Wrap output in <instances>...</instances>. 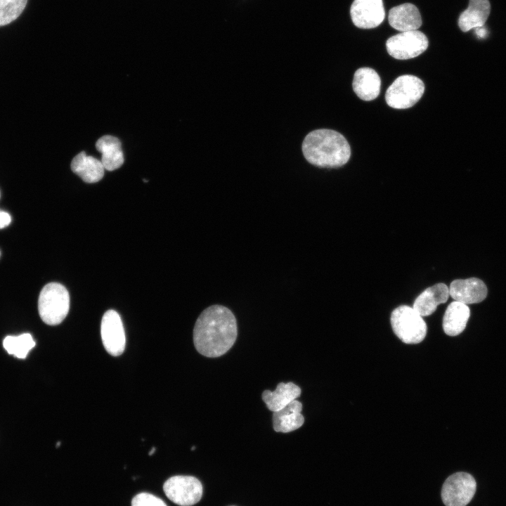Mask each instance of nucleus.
<instances>
[{
	"instance_id": "1",
	"label": "nucleus",
	"mask_w": 506,
	"mask_h": 506,
	"mask_svg": "<svg viewBox=\"0 0 506 506\" xmlns=\"http://www.w3.org/2000/svg\"><path fill=\"white\" fill-rule=\"evenodd\" d=\"M238 335L235 317L227 307L214 304L206 308L197 318L193 329L196 350L209 358L225 354Z\"/></svg>"
},
{
	"instance_id": "2",
	"label": "nucleus",
	"mask_w": 506,
	"mask_h": 506,
	"mask_svg": "<svg viewBox=\"0 0 506 506\" xmlns=\"http://www.w3.org/2000/svg\"><path fill=\"white\" fill-rule=\"evenodd\" d=\"M305 160L316 167L337 168L351 156L347 140L340 133L329 129H316L308 133L301 143Z\"/></svg>"
},
{
	"instance_id": "3",
	"label": "nucleus",
	"mask_w": 506,
	"mask_h": 506,
	"mask_svg": "<svg viewBox=\"0 0 506 506\" xmlns=\"http://www.w3.org/2000/svg\"><path fill=\"white\" fill-rule=\"evenodd\" d=\"M69 309V293L63 285L50 283L42 288L38 299V310L46 324H60L67 316Z\"/></svg>"
},
{
	"instance_id": "4",
	"label": "nucleus",
	"mask_w": 506,
	"mask_h": 506,
	"mask_svg": "<svg viewBox=\"0 0 506 506\" xmlns=\"http://www.w3.org/2000/svg\"><path fill=\"white\" fill-rule=\"evenodd\" d=\"M390 321L395 335L406 344H418L426 337L427 324L413 307L401 305L396 308Z\"/></svg>"
},
{
	"instance_id": "5",
	"label": "nucleus",
	"mask_w": 506,
	"mask_h": 506,
	"mask_svg": "<svg viewBox=\"0 0 506 506\" xmlns=\"http://www.w3.org/2000/svg\"><path fill=\"white\" fill-rule=\"evenodd\" d=\"M424 84L418 77L404 74L397 77L385 93L387 105L395 109H406L413 106L422 96Z\"/></svg>"
},
{
	"instance_id": "6",
	"label": "nucleus",
	"mask_w": 506,
	"mask_h": 506,
	"mask_svg": "<svg viewBox=\"0 0 506 506\" xmlns=\"http://www.w3.org/2000/svg\"><path fill=\"white\" fill-rule=\"evenodd\" d=\"M476 490V481L470 474L456 472L448 476L443 484L442 501L446 506H466Z\"/></svg>"
},
{
	"instance_id": "7",
	"label": "nucleus",
	"mask_w": 506,
	"mask_h": 506,
	"mask_svg": "<svg viewBox=\"0 0 506 506\" xmlns=\"http://www.w3.org/2000/svg\"><path fill=\"white\" fill-rule=\"evenodd\" d=\"M163 491L171 501L180 506H192L202 496L201 482L191 476L170 477L164 482Z\"/></svg>"
},
{
	"instance_id": "8",
	"label": "nucleus",
	"mask_w": 506,
	"mask_h": 506,
	"mask_svg": "<svg viewBox=\"0 0 506 506\" xmlns=\"http://www.w3.org/2000/svg\"><path fill=\"white\" fill-rule=\"evenodd\" d=\"M428 39L420 31L402 32L386 42L388 53L398 60H408L422 54L428 47Z\"/></svg>"
},
{
	"instance_id": "9",
	"label": "nucleus",
	"mask_w": 506,
	"mask_h": 506,
	"mask_svg": "<svg viewBox=\"0 0 506 506\" xmlns=\"http://www.w3.org/2000/svg\"><path fill=\"white\" fill-rule=\"evenodd\" d=\"M100 335L106 351L113 356H120L124 351L126 337L119 313L115 310L107 311L101 320Z\"/></svg>"
},
{
	"instance_id": "10",
	"label": "nucleus",
	"mask_w": 506,
	"mask_h": 506,
	"mask_svg": "<svg viewBox=\"0 0 506 506\" xmlns=\"http://www.w3.org/2000/svg\"><path fill=\"white\" fill-rule=\"evenodd\" d=\"M353 23L362 29L379 25L385 17L382 0H354L350 8Z\"/></svg>"
},
{
	"instance_id": "11",
	"label": "nucleus",
	"mask_w": 506,
	"mask_h": 506,
	"mask_svg": "<svg viewBox=\"0 0 506 506\" xmlns=\"http://www.w3.org/2000/svg\"><path fill=\"white\" fill-rule=\"evenodd\" d=\"M448 288L450 296L455 301L465 304L479 303L488 293L484 281L477 278L455 280Z\"/></svg>"
},
{
	"instance_id": "12",
	"label": "nucleus",
	"mask_w": 506,
	"mask_h": 506,
	"mask_svg": "<svg viewBox=\"0 0 506 506\" xmlns=\"http://www.w3.org/2000/svg\"><path fill=\"white\" fill-rule=\"evenodd\" d=\"M353 89L363 100L375 99L380 92L381 79L377 72L370 67H361L354 73Z\"/></svg>"
},
{
	"instance_id": "13",
	"label": "nucleus",
	"mask_w": 506,
	"mask_h": 506,
	"mask_svg": "<svg viewBox=\"0 0 506 506\" xmlns=\"http://www.w3.org/2000/svg\"><path fill=\"white\" fill-rule=\"evenodd\" d=\"M388 20L389 25L400 32L417 30L422 25L418 8L410 3L392 8L389 12Z\"/></svg>"
},
{
	"instance_id": "14",
	"label": "nucleus",
	"mask_w": 506,
	"mask_h": 506,
	"mask_svg": "<svg viewBox=\"0 0 506 506\" xmlns=\"http://www.w3.org/2000/svg\"><path fill=\"white\" fill-rule=\"evenodd\" d=\"M448 287L442 283L424 290L415 300L413 308L422 317L432 314L437 306L447 301Z\"/></svg>"
},
{
	"instance_id": "15",
	"label": "nucleus",
	"mask_w": 506,
	"mask_h": 506,
	"mask_svg": "<svg viewBox=\"0 0 506 506\" xmlns=\"http://www.w3.org/2000/svg\"><path fill=\"white\" fill-rule=\"evenodd\" d=\"M302 404L294 400L283 409L273 412V427L277 432L288 433L301 427L304 423V417L301 413Z\"/></svg>"
},
{
	"instance_id": "16",
	"label": "nucleus",
	"mask_w": 506,
	"mask_h": 506,
	"mask_svg": "<svg viewBox=\"0 0 506 506\" xmlns=\"http://www.w3.org/2000/svg\"><path fill=\"white\" fill-rule=\"evenodd\" d=\"M70 168L73 173L88 183H96L104 176L105 168L101 161L93 156H87L84 151L73 157Z\"/></svg>"
},
{
	"instance_id": "17",
	"label": "nucleus",
	"mask_w": 506,
	"mask_h": 506,
	"mask_svg": "<svg viewBox=\"0 0 506 506\" xmlns=\"http://www.w3.org/2000/svg\"><path fill=\"white\" fill-rule=\"evenodd\" d=\"M96 148L102 155L101 162L108 171L119 169L124 158L119 139L110 135L101 136L96 143Z\"/></svg>"
},
{
	"instance_id": "18",
	"label": "nucleus",
	"mask_w": 506,
	"mask_h": 506,
	"mask_svg": "<svg viewBox=\"0 0 506 506\" xmlns=\"http://www.w3.org/2000/svg\"><path fill=\"white\" fill-rule=\"evenodd\" d=\"M301 389L293 382H280L273 391L265 390L262 393V400L268 410L276 412L299 397Z\"/></svg>"
},
{
	"instance_id": "19",
	"label": "nucleus",
	"mask_w": 506,
	"mask_h": 506,
	"mask_svg": "<svg viewBox=\"0 0 506 506\" xmlns=\"http://www.w3.org/2000/svg\"><path fill=\"white\" fill-rule=\"evenodd\" d=\"M470 311L465 304L454 301L447 307L443 318V329L449 336H457L465 329Z\"/></svg>"
},
{
	"instance_id": "20",
	"label": "nucleus",
	"mask_w": 506,
	"mask_h": 506,
	"mask_svg": "<svg viewBox=\"0 0 506 506\" xmlns=\"http://www.w3.org/2000/svg\"><path fill=\"white\" fill-rule=\"evenodd\" d=\"M488 0H469L468 8L459 17L458 25L462 32L483 27L490 14Z\"/></svg>"
},
{
	"instance_id": "21",
	"label": "nucleus",
	"mask_w": 506,
	"mask_h": 506,
	"mask_svg": "<svg viewBox=\"0 0 506 506\" xmlns=\"http://www.w3.org/2000/svg\"><path fill=\"white\" fill-rule=\"evenodd\" d=\"M35 344L32 335L29 333L18 336H7L3 341V346L7 352L18 358H25Z\"/></svg>"
},
{
	"instance_id": "22",
	"label": "nucleus",
	"mask_w": 506,
	"mask_h": 506,
	"mask_svg": "<svg viewBox=\"0 0 506 506\" xmlns=\"http://www.w3.org/2000/svg\"><path fill=\"white\" fill-rule=\"evenodd\" d=\"M27 0H0V27L15 20L22 13Z\"/></svg>"
},
{
	"instance_id": "23",
	"label": "nucleus",
	"mask_w": 506,
	"mask_h": 506,
	"mask_svg": "<svg viewBox=\"0 0 506 506\" xmlns=\"http://www.w3.org/2000/svg\"><path fill=\"white\" fill-rule=\"evenodd\" d=\"M131 506H167L166 503L158 497L148 493H141L134 497Z\"/></svg>"
},
{
	"instance_id": "24",
	"label": "nucleus",
	"mask_w": 506,
	"mask_h": 506,
	"mask_svg": "<svg viewBox=\"0 0 506 506\" xmlns=\"http://www.w3.org/2000/svg\"><path fill=\"white\" fill-rule=\"evenodd\" d=\"M11 221V217L6 212L0 210V229L8 226Z\"/></svg>"
},
{
	"instance_id": "25",
	"label": "nucleus",
	"mask_w": 506,
	"mask_h": 506,
	"mask_svg": "<svg viewBox=\"0 0 506 506\" xmlns=\"http://www.w3.org/2000/svg\"><path fill=\"white\" fill-rule=\"evenodd\" d=\"M476 32L477 35H479V37H484L485 36V34H486L485 30L483 29L482 27H476Z\"/></svg>"
},
{
	"instance_id": "26",
	"label": "nucleus",
	"mask_w": 506,
	"mask_h": 506,
	"mask_svg": "<svg viewBox=\"0 0 506 506\" xmlns=\"http://www.w3.org/2000/svg\"><path fill=\"white\" fill-rule=\"evenodd\" d=\"M155 451V448H153V449H151V450H150V453H149V455H153Z\"/></svg>"
},
{
	"instance_id": "27",
	"label": "nucleus",
	"mask_w": 506,
	"mask_h": 506,
	"mask_svg": "<svg viewBox=\"0 0 506 506\" xmlns=\"http://www.w3.org/2000/svg\"><path fill=\"white\" fill-rule=\"evenodd\" d=\"M0 198H1V192H0Z\"/></svg>"
},
{
	"instance_id": "28",
	"label": "nucleus",
	"mask_w": 506,
	"mask_h": 506,
	"mask_svg": "<svg viewBox=\"0 0 506 506\" xmlns=\"http://www.w3.org/2000/svg\"><path fill=\"white\" fill-rule=\"evenodd\" d=\"M231 506H234V505H231Z\"/></svg>"
}]
</instances>
